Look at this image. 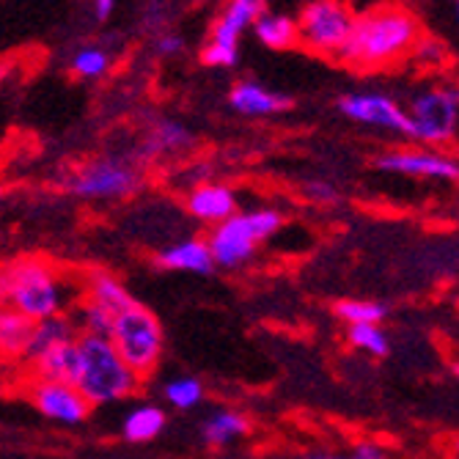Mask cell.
<instances>
[{"instance_id": "cell-1", "label": "cell", "mask_w": 459, "mask_h": 459, "mask_svg": "<svg viewBox=\"0 0 459 459\" xmlns=\"http://www.w3.org/2000/svg\"><path fill=\"white\" fill-rule=\"evenodd\" d=\"M419 39H421L419 17L402 6L383 4L377 9L355 14L352 33L339 61L363 72L388 69L402 58H407L412 48L419 45Z\"/></svg>"}, {"instance_id": "cell-2", "label": "cell", "mask_w": 459, "mask_h": 459, "mask_svg": "<svg viewBox=\"0 0 459 459\" xmlns=\"http://www.w3.org/2000/svg\"><path fill=\"white\" fill-rule=\"evenodd\" d=\"M0 281L6 291V306L17 308L33 322L56 314H66L74 300L69 278L48 259L25 256L0 267Z\"/></svg>"}, {"instance_id": "cell-3", "label": "cell", "mask_w": 459, "mask_h": 459, "mask_svg": "<svg viewBox=\"0 0 459 459\" xmlns=\"http://www.w3.org/2000/svg\"><path fill=\"white\" fill-rule=\"evenodd\" d=\"M77 374L74 385L91 407L130 399L141 391V377L121 360L113 342L94 333H77Z\"/></svg>"}, {"instance_id": "cell-4", "label": "cell", "mask_w": 459, "mask_h": 459, "mask_svg": "<svg viewBox=\"0 0 459 459\" xmlns=\"http://www.w3.org/2000/svg\"><path fill=\"white\" fill-rule=\"evenodd\" d=\"M283 226V215L273 206H256V210H237L231 218L210 226L206 245L215 267L239 270L256 256V250L273 239Z\"/></svg>"}, {"instance_id": "cell-5", "label": "cell", "mask_w": 459, "mask_h": 459, "mask_svg": "<svg viewBox=\"0 0 459 459\" xmlns=\"http://www.w3.org/2000/svg\"><path fill=\"white\" fill-rule=\"evenodd\" d=\"M108 339L113 342L121 360L127 363L141 380L152 377L162 358L165 333H162L160 319L146 306L135 300L133 306L118 311L113 316V327Z\"/></svg>"}, {"instance_id": "cell-6", "label": "cell", "mask_w": 459, "mask_h": 459, "mask_svg": "<svg viewBox=\"0 0 459 459\" xmlns=\"http://www.w3.org/2000/svg\"><path fill=\"white\" fill-rule=\"evenodd\" d=\"M410 141L421 146H446L459 133V82H437L415 94L407 105Z\"/></svg>"}, {"instance_id": "cell-7", "label": "cell", "mask_w": 459, "mask_h": 459, "mask_svg": "<svg viewBox=\"0 0 459 459\" xmlns=\"http://www.w3.org/2000/svg\"><path fill=\"white\" fill-rule=\"evenodd\" d=\"M298 22V45L322 58H339L355 25L344 0H303Z\"/></svg>"}, {"instance_id": "cell-8", "label": "cell", "mask_w": 459, "mask_h": 459, "mask_svg": "<svg viewBox=\"0 0 459 459\" xmlns=\"http://www.w3.org/2000/svg\"><path fill=\"white\" fill-rule=\"evenodd\" d=\"M141 171L127 157L105 154L82 162L69 179L72 195L82 201H121L138 193Z\"/></svg>"}, {"instance_id": "cell-9", "label": "cell", "mask_w": 459, "mask_h": 459, "mask_svg": "<svg viewBox=\"0 0 459 459\" xmlns=\"http://www.w3.org/2000/svg\"><path fill=\"white\" fill-rule=\"evenodd\" d=\"M267 9V0H226L210 39L201 50V61L212 69H231L239 61V39L254 28L256 17Z\"/></svg>"}, {"instance_id": "cell-10", "label": "cell", "mask_w": 459, "mask_h": 459, "mask_svg": "<svg viewBox=\"0 0 459 459\" xmlns=\"http://www.w3.org/2000/svg\"><path fill=\"white\" fill-rule=\"evenodd\" d=\"M374 165H377V171L391 174V177L459 185V160L432 146L391 149L374 160Z\"/></svg>"}, {"instance_id": "cell-11", "label": "cell", "mask_w": 459, "mask_h": 459, "mask_svg": "<svg viewBox=\"0 0 459 459\" xmlns=\"http://www.w3.org/2000/svg\"><path fill=\"white\" fill-rule=\"evenodd\" d=\"M336 110L360 127L371 130H385L394 135L407 138L410 135V121H407V108L394 100L391 94L383 91H350L336 100Z\"/></svg>"}, {"instance_id": "cell-12", "label": "cell", "mask_w": 459, "mask_h": 459, "mask_svg": "<svg viewBox=\"0 0 459 459\" xmlns=\"http://www.w3.org/2000/svg\"><path fill=\"white\" fill-rule=\"evenodd\" d=\"M25 396L48 421L61 424V427H80V424H86L91 415V404L72 383L28 377Z\"/></svg>"}, {"instance_id": "cell-13", "label": "cell", "mask_w": 459, "mask_h": 459, "mask_svg": "<svg viewBox=\"0 0 459 459\" xmlns=\"http://www.w3.org/2000/svg\"><path fill=\"white\" fill-rule=\"evenodd\" d=\"M185 210L201 226H215L231 218L237 206V190L223 182H198L185 193Z\"/></svg>"}, {"instance_id": "cell-14", "label": "cell", "mask_w": 459, "mask_h": 459, "mask_svg": "<svg viewBox=\"0 0 459 459\" xmlns=\"http://www.w3.org/2000/svg\"><path fill=\"white\" fill-rule=\"evenodd\" d=\"M229 105L234 113L245 118H270L286 113L295 102H291L289 94L270 89L259 80H237L229 91Z\"/></svg>"}, {"instance_id": "cell-15", "label": "cell", "mask_w": 459, "mask_h": 459, "mask_svg": "<svg viewBox=\"0 0 459 459\" xmlns=\"http://www.w3.org/2000/svg\"><path fill=\"white\" fill-rule=\"evenodd\" d=\"M157 267L171 273H190V275H210L215 270L206 237H185L171 245H165L157 254Z\"/></svg>"}, {"instance_id": "cell-16", "label": "cell", "mask_w": 459, "mask_h": 459, "mask_svg": "<svg viewBox=\"0 0 459 459\" xmlns=\"http://www.w3.org/2000/svg\"><path fill=\"white\" fill-rule=\"evenodd\" d=\"M193 146V133L185 121L160 116L154 118L141 141V154L143 157H177Z\"/></svg>"}, {"instance_id": "cell-17", "label": "cell", "mask_w": 459, "mask_h": 459, "mask_svg": "<svg viewBox=\"0 0 459 459\" xmlns=\"http://www.w3.org/2000/svg\"><path fill=\"white\" fill-rule=\"evenodd\" d=\"M80 298L108 308L113 316L135 303V298L127 291V286H124L113 273H105V270L86 273V278H82V283H80Z\"/></svg>"}, {"instance_id": "cell-18", "label": "cell", "mask_w": 459, "mask_h": 459, "mask_svg": "<svg viewBox=\"0 0 459 459\" xmlns=\"http://www.w3.org/2000/svg\"><path fill=\"white\" fill-rule=\"evenodd\" d=\"M77 339V325L72 319V314H56V316H48L33 325V333H30V342H28V350L25 355L20 358V366H28L30 360H36L39 355H45L48 350L58 347V344H66V342H74Z\"/></svg>"}, {"instance_id": "cell-19", "label": "cell", "mask_w": 459, "mask_h": 459, "mask_svg": "<svg viewBox=\"0 0 459 459\" xmlns=\"http://www.w3.org/2000/svg\"><path fill=\"white\" fill-rule=\"evenodd\" d=\"M22 368L28 371V377H36V380H61V383H72L74 385L77 344L74 342L58 344V347L48 350L45 355H39L36 360H30Z\"/></svg>"}, {"instance_id": "cell-20", "label": "cell", "mask_w": 459, "mask_h": 459, "mask_svg": "<svg viewBox=\"0 0 459 459\" xmlns=\"http://www.w3.org/2000/svg\"><path fill=\"white\" fill-rule=\"evenodd\" d=\"M33 325L36 322L20 314L17 308L0 306V358L6 363H20V358L28 350Z\"/></svg>"}, {"instance_id": "cell-21", "label": "cell", "mask_w": 459, "mask_h": 459, "mask_svg": "<svg viewBox=\"0 0 459 459\" xmlns=\"http://www.w3.org/2000/svg\"><path fill=\"white\" fill-rule=\"evenodd\" d=\"M254 36L259 39V45H264L267 50H289L298 45V22L295 14L286 12H273L264 9L256 22H254Z\"/></svg>"}, {"instance_id": "cell-22", "label": "cell", "mask_w": 459, "mask_h": 459, "mask_svg": "<svg viewBox=\"0 0 459 459\" xmlns=\"http://www.w3.org/2000/svg\"><path fill=\"white\" fill-rule=\"evenodd\" d=\"M250 424L239 410H215L210 412V419L201 424V437L206 446L212 448H223L231 446L234 440H239L242 435H247Z\"/></svg>"}, {"instance_id": "cell-23", "label": "cell", "mask_w": 459, "mask_h": 459, "mask_svg": "<svg viewBox=\"0 0 459 459\" xmlns=\"http://www.w3.org/2000/svg\"><path fill=\"white\" fill-rule=\"evenodd\" d=\"M165 421H169V415H165L162 407L138 404V407H133L127 415H124L121 435L127 443H149L165 429Z\"/></svg>"}, {"instance_id": "cell-24", "label": "cell", "mask_w": 459, "mask_h": 459, "mask_svg": "<svg viewBox=\"0 0 459 459\" xmlns=\"http://www.w3.org/2000/svg\"><path fill=\"white\" fill-rule=\"evenodd\" d=\"M113 66V56L108 48L97 45V41H89V45H82L72 53L69 58V72L80 80H102Z\"/></svg>"}, {"instance_id": "cell-25", "label": "cell", "mask_w": 459, "mask_h": 459, "mask_svg": "<svg viewBox=\"0 0 459 459\" xmlns=\"http://www.w3.org/2000/svg\"><path fill=\"white\" fill-rule=\"evenodd\" d=\"M350 344L371 358H385L391 352V339L383 325H347Z\"/></svg>"}, {"instance_id": "cell-26", "label": "cell", "mask_w": 459, "mask_h": 459, "mask_svg": "<svg viewBox=\"0 0 459 459\" xmlns=\"http://www.w3.org/2000/svg\"><path fill=\"white\" fill-rule=\"evenodd\" d=\"M72 319L77 325V333H94V336H110V327H113V314L91 300H77Z\"/></svg>"}, {"instance_id": "cell-27", "label": "cell", "mask_w": 459, "mask_h": 459, "mask_svg": "<svg viewBox=\"0 0 459 459\" xmlns=\"http://www.w3.org/2000/svg\"><path fill=\"white\" fill-rule=\"evenodd\" d=\"M336 314L347 325H383L388 316V306L380 300H342L336 306Z\"/></svg>"}, {"instance_id": "cell-28", "label": "cell", "mask_w": 459, "mask_h": 459, "mask_svg": "<svg viewBox=\"0 0 459 459\" xmlns=\"http://www.w3.org/2000/svg\"><path fill=\"white\" fill-rule=\"evenodd\" d=\"M162 396L177 410H193L204 402V383L195 377H179V380L165 383Z\"/></svg>"}, {"instance_id": "cell-29", "label": "cell", "mask_w": 459, "mask_h": 459, "mask_svg": "<svg viewBox=\"0 0 459 459\" xmlns=\"http://www.w3.org/2000/svg\"><path fill=\"white\" fill-rule=\"evenodd\" d=\"M303 459H385V451L377 443H358L350 454H330V451H311Z\"/></svg>"}, {"instance_id": "cell-30", "label": "cell", "mask_w": 459, "mask_h": 459, "mask_svg": "<svg viewBox=\"0 0 459 459\" xmlns=\"http://www.w3.org/2000/svg\"><path fill=\"white\" fill-rule=\"evenodd\" d=\"M412 53L421 58L424 66H440L446 58V45L437 39H419V45L412 48Z\"/></svg>"}, {"instance_id": "cell-31", "label": "cell", "mask_w": 459, "mask_h": 459, "mask_svg": "<svg viewBox=\"0 0 459 459\" xmlns=\"http://www.w3.org/2000/svg\"><path fill=\"white\" fill-rule=\"evenodd\" d=\"M185 50V39L179 36V33H174V30H165V33H160L157 39H154V53L160 56V58H174V56H179Z\"/></svg>"}, {"instance_id": "cell-32", "label": "cell", "mask_w": 459, "mask_h": 459, "mask_svg": "<svg viewBox=\"0 0 459 459\" xmlns=\"http://www.w3.org/2000/svg\"><path fill=\"white\" fill-rule=\"evenodd\" d=\"M303 193H306V198L308 201H314V204H336L339 201V190L333 187L330 182H322V179H311L306 187H303Z\"/></svg>"}, {"instance_id": "cell-33", "label": "cell", "mask_w": 459, "mask_h": 459, "mask_svg": "<svg viewBox=\"0 0 459 459\" xmlns=\"http://www.w3.org/2000/svg\"><path fill=\"white\" fill-rule=\"evenodd\" d=\"M89 6H91V14L97 17V22H105L116 12L118 0H89Z\"/></svg>"}, {"instance_id": "cell-34", "label": "cell", "mask_w": 459, "mask_h": 459, "mask_svg": "<svg viewBox=\"0 0 459 459\" xmlns=\"http://www.w3.org/2000/svg\"><path fill=\"white\" fill-rule=\"evenodd\" d=\"M440 4L446 6V14H448V25L459 41V0H440Z\"/></svg>"}, {"instance_id": "cell-35", "label": "cell", "mask_w": 459, "mask_h": 459, "mask_svg": "<svg viewBox=\"0 0 459 459\" xmlns=\"http://www.w3.org/2000/svg\"><path fill=\"white\" fill-rule=\"evenodd\" d=\"M344 4L350 6L352 14H363V12H368V9L383 6V0H344Z\"/></svg>"}, {"instance_id": "cell-36", "label": "cell", "mask_w": 459, "mask_h": 459, "mask_svg": "<svg viewBox=\"0 0 459 459\" xmlns=\"http://www.w3.org/2000/svg\"><path fill=\"white\" fill-rule=\"evenodd\" d=\"M454 371H456V377H459V366H454Z\"/></svg>"}, {"instance_id": "cell-37", "label": "cell", "mask_w": 459, "mask_h": 459, "mask_svg": "<svg viewBox=\"0 0 459 459\" xmlns=\"http://www.w3.org/2000/svg\"><path fill=\"white\" fill-rule=\"evenodd\" d=\"M456 448H459V443H456Z\"/></svg>"}]
</instances>
